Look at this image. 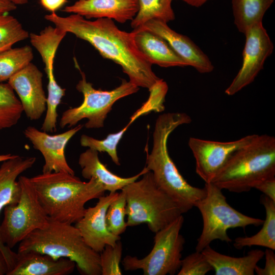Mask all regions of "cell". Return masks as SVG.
<instances>
[{"label": "cell", "mask_w": 275, "mask_h": 275, "mask_svg": "<svg viewBox=\"0 0 275 275\" xmlns=\"http://www.w3.org/2000/svg\"><path fill=\"white\" fill-rule=\"evenodd\" d=\"M45 19L65 32L91 44L104 58L120 65L129 81L150 90L160 78L152 65L139 50L134 34L120 30L113 19L100 18L90 20L76 14L62 17L56 12Z\"/></svg>", "instance_id": "cell-1"}, {"label": "cell", "mask_w": 275, "mask_h": 275, "mask_svg": "<svg viewBox=\"0 0 275 275\" xmlns=\"http://www.w3.org/2000/svg\"><path fill=\"white\" fill-rule=\"evenodd\" d=\"M190 117L184 113H168L157 118L153 133V144L147 153L146 164L152 172L157 185L172 199L183 213L195 207L205 195L203 188L189 184L180 173L171 158L168 149V140L178 126L190 123Z\"/></svg>", "instance_id": "cell-2"}, {"label": "cell", "mask_w": 275, "mask_h": 275, "mask_svg": "<svg viewBox=\"0 0 275 275\" xmlns=\"http://www.w3.org/2000/svg\"><path fill=\"white\" fill-rule=\"evenodd\" d=\"M30 180L47 215L70 224L81 218L87 202L98 199L105 191L94 178L84 182L75 175L63 172L42 173Z\"/></svg>", "instance_id": "cell-3"}, {"label": "cell", "mask_w": 275, "mask_h": 275, "mask_svg": "<svg viewBox=\"0 0 275 275\" xmlns=\"http://www.w3.org/2000/svg\"><path fill=\"white\" fill-rule=\"evenodd\" d=\"M275 177V138L258 135L227 161L211 181L223 189L249 191L264 180Z\"/></svg>", "instance_id": "cell-4"}, {"label": "cell", "mask_w": 275, "mask_h": 275, "mask_svg": "<svg viewBox=\"0 0 275 275\" xmlns=\"http://www.w3.org/2000/svg\"><path fill=\"white\" fill-rule=\"evenodd\" d=\"M29 251L46 254L56 259H69L82 274L101 275L99 253L86 243L72 224L49 218L46 227L34 231L19 243L17 253Z\"/></svg>", "instance_id": "cell-5"}, {"label": "cell", "mask_w": 275, "mask_h": 275, "mask_svg": "<svg viewBox=\"0 0 275 275\" xmlns=\"http://www.w3.org/2000/svg\"><path fill=\"white\" fill-rule=\"evenodd\" d=\"M127 227L147 224L156 233L183 214L178 205L156 184L151 171L123 188Z\"/></svg>", "instance_id": "cell-6"}, {"label": "cell", "mask_w": 275, "mask_h": 275, "mask_svg": "<svg viewBox=\"0 0 275 275\" xmlns=\"http://www.w3.org/2000/svg\"><path fill=\"white\" fill-rule=\"evenodd\" d=\"M204 187L205 196L195 205L203 219L202 230L197 240L196 251L201 252L215 240L232 242L227 234L229 229L262 225L264 220L244 215L231 207L222 190L213 183H205Z\"/></svg>", "instance_id": "cell-7"}, {"label": "cell", "mask_w": 275, "mask_h": 275, "mask_svg": "<svg viewBox=\"0 0 275 275\" xmlns=\"http://www.w3.org/2000/svg\"><path fill=\"white\" fill-rule=\"evenodd\" d=\"M181 215L163 228L155 233L150 252L139 259L127 255L122 260L125 270L141 269L144 275H173L179 271L185 239L180 233L184 223Z\"/></svg>", "instance_id": "cell-8"}, {"label": "cell", "mask_w": 275, "mask_h": 275, "mask_svg": "<svg viewBox=\"0 0 275 275\" xmlns=\"http://www.w3.org/2000/svg\"><path fill=\"white\" fill-rule=\"evenodd\" d=\"M21 187L18 201L4 208L0 225V237L3 243L12 249L34 231L44 228L49 222L30 178L20 176Z\"/></svg>", "instance_id": "cell-9"}, {"label": "cell", "mask_w": 275, "mask_h": 275, "mask_svg": "<svg viewBox=\"0 0 275 275\" xmlns=\"http://www.w3.org/2000/svg\"><path fill=\"white\" fill-rule=\"evenodd\" d=\"M81 79L76 86L82 93L84 100L78 106L64 111L60 121V126L71 127L79 121L87 119L85 127L88 129L99 128L104 126L108 113L118 100L136 93L139 87L129 81L122 79L121 84L113 90L103 91L95 89L92 84L87 81L85 74L78 68Z\"/></svg>", "instance_id": "cell-10"}, {"label": "cell", "mask_w": 275, "mask_h": 275, "mask_svg": "<svg viewBox=\"0 0 275 275\" xmlns=\"http://www.w3.org/2000/svg\"><path fill=\"white\" fill-rule=\"evenodd\" d=\"M244 34L246 39L242 53V64L225 90V93L229 96L234 95L254 80L274 48L262 22L252 26Z\"/></svg>", "instance_id": "cell-11"}, {"label": "cell", "mask_w": 275, "mask_h": 275, "mask_svg": "<svg viewBox=\"0 0 275 275\" xmlns=\"http://www.w3.org/2000/svg\"><path fill=\"white\" fill-rule=\"evenodd\" d=\"M257 134H250L230 142L190 138L188 146L195 159L196 172L205 183L210 182L227 161Z\"/></svg>", "instance_id": "cell-12"}, {"label": "cell", "mask_w": 275, "mask_h": 275, "mask_svg": "<svg viewBox=\"0 0 275 275\" xmlns=\"http://www.w3.org/2000/svg\"><path fill=\"white\" fill-rule=\"evenodd\" d=\"M83 127V125L79 124L71 129L55 135L48 134L33 126H29L24 130L26 138L44 157L43 173L63 172L75 175L66 160L65 149L70 140Z\"/></svg>", "instance_id": "cell-13"}, {"label": "cell", "mask_w": 275, "mask_h": 275, "mask_svg": "<svg viewBox=\"0 0 275 275\" xmlns=\"http://www.w3.org/2000/svg\"><path fill=\"white\" fill-rule=\"evenodd\" d=\"M119 194L117 191L100 196L95 205L86 208L83 216L75 224L86 243L98 253L106 245H115L121 239L108 230L105 218L109 205Z\"/></svg>", "instance_id": "cell-14"}, {"label": "cell", "mask_w": 275, "mask_h": 275, "mask_svg": "<svg viewBox=\"0 0 275 275\" xmlns=\"http://www.w3.org/2000/svg\"><path fill=\"white\" fill-rule=\"evenodd\" d=\"M42 78L41 71L31 62L8 80L19 97L23 112L31 120L40 119L46 110L47 97Z\"/></svg>", "instance_id": "cell-15"}, {"label": "cell", "mask_w": 275, "mask_h": 275, "mask_svg": "<svg viewBox=\"0 0 275 275\" xmlns=\"http://www.w3.org/2000/svg\"><path fill=\"white\" fill-rule=\"evenodd\" d=\"M36 160L35 157H23L16 155L14 157L2 162L0 167V213L5 206L18 201L21 187L17 179L22 173L30 169ZM0 251L6 260L9 271L15 264L17 253L5 245L1 237Z\"/></svg>", "instance_id": "cell-16"}, {"label": "cell", "mask_w": 275, "mask_h": 275, "mask_svg": "<svg viewBox=\"0 0 275 275\" xmlns=\"http://www.w3.org/2000/svg\"><path fill=\"white\" fill-rule=\"evenodd\" d=\"M139 28L149 31L162 38L187 66L193 67L199 72L207 73L213 71L212 62L199 47L186 36L171 29L167 23L152 19Z\"/></svg>", "instance_id": "cell-17"}, {"label": "cell", "mask_w": 275, "mask_h": 275, "mask_svg": "<svg viewBox=\"0 0 275 275\" xmlns=\"http://www.w3.org/2000/svg\"><path fill=\"white\" fill-rule=\"evenodd\" d=\"M139 10V0H78L63 11L86 19L107 18L124 23L132 20Z\"/></svg>", "instance_id": "cell-18"}, {"label": "cell", "mask_w": 275, "mask_h": 275, "mask_svg": "<svg viewBox=\"0 0 275 275\" xmlns=\"http://www.w3.org/2000/svg\"><path fill=\"white\" fill-rule=\"evenodd\" d=\"M17 253L15 264L6 275H67L71 273L76 266L69 259H56L35 251Z\"/></svg>", "instance_id": "cell-19"}, {"label": "cell", "mask_w": 275, "mask_h": 275, "mask_svg": "<svg viewBox=\"0 0 275 275\" xmlns=\"http://www.w3.org/2000/svg\"><path fill=\"white\" fill-rule=\"evenodd\" d=\"M135 44L146 60L151 64L162 67L187 66L159 36L145 29H133Z\"/></svg>", "instance_id": "cell-20"}, {"label": "cell", "mask_w": 275, "mask_h": 275, "mask_svg": "<svg viewBox=\"0 0 275 275\" xmlns=\"http://www.w3.org/2000/svg\"><path fill=\"white\" fill-rule=\"evenodd\" d=\"M78 164L81 168V175L84 178L88 180L92 178L96 179L105 191H108L109 193L122 190L126 185L136 180L149 171L145 167L135 175L127 178L120 177L111 172L101 162L97 151L90 148L80 154Z\"/></svg>", "instance_id": "cell-21"}, {"label": "cell", "mask_w": 275, "mask_h": 275, "mask_svg": "<svg viewBox=\"0 0 275 275\" xmlns=\"http://www.w3.org/2000/svg\"><path fill=\"white\" fill-rule=\"evenodd\" d=\"M201 252L213 267L215 275H254L257 263L264 255V252L256 249L242 257H232L216 251L210 245Z\"/></svg>", "instance_id": "cell-22"}, {"label": "cell", "mask_w": 275, "mask_h": 275, "mask_svg": "<svg viewBox=\"0 0 275 275\" xmlns=\"http://www.w3.org/2000/svg\"><path fill=\"white\" fill-rule=\"evenodd\" d=\"M260 202L265 208L266 215L262 229L252 236L236 238L233 245L236 249L259 246L275 250V202L264 195L260 197Z\"/></svg>", "instance_id": "cell-23"}, {"label": "cell", "mask_w": 275, "mask_h": 275, "mask_svg": "<svg viewBox=\"0 0 275 275\" xmlns=\"http://www.w3.org/2000/svg\"><path fill=\"white\" fill-rule=\"evenodd\" d=\"M274 0H232L234 24L243 34L260 22Z\"/></svg>", "instance_id": "cell-24"}, {"label": "cell", "mask_w": 275, "mask_h": 275, "mask_svg": "<svg viewBox=\"0 0 275 275\" xmlns=\"http://www.w3.org/2000/svg\"><path fill=\"white\" fill-rule=\"evenodd\" d=\"M173 0H139L138 11L131 21V27L136 29L150 20L168 23L175 19L172 7Z\"/></svg>", "instance_id": "cell-25"}, {"label": "cell", "mask_w": 275, "mask_h": 275, "mask_svg": "<svg viewBox=\"0 0 275 275\" xmlns=\"http://www.w3.org/2000/svg\"><path fill=\"white\" fill-rule=\"evenodd\" d=\"M33 59L31 46L11 48L0 52V83L8 80L31 63Z\"/></svg>", "instance_id": "cell-26"}, {"label": "cell", "mask_w": 275, "mask_h": 275, "mask_svg": "<svg viewBox=\"0 0 275 275\" xmlns=\"http://www.w3.org/2000/svg\"><path fill=\"white\" fill-rule=\"evenodd\" d=\"M23 112L21 103L11 86L0 83V131L15 126Z\"/></svg>", "instance_id": "cell-27"}, {"label": "cell", "mask_w": 275, "mask_h": 275, "mask_svg": "<svg viewBox=\"0 0 275 275\" xmlns=\"http://www.w3.org/2000/svg\"><path fill=\"white\" fill-rule=\"evenodd\" d=\"M30 34L14 17L0 14V52L12 48L18 42L29 37Z\"/></svg>", "instance_id": "cell-28"}, {"label": "cell", "mask_w": 275, "mask_h": 275, "mask_svg": "<svg viewBox=\"0 0 275 275\" xmlns=\"http://www.w3.org/2000/svg\"><path fill=\"white\" fill-rule=\"evenodd\" d=\"M133 121L132 119L122 130L116 133L109 134L105 139L102 140L83 134L80 137V145L82 147H88L99 152H106L112 161L116 165L120 166V163L117 154V146L124 133Z\"/></svg>", "instance_id": "cell-29"}, {"label": "cell", "mask_w": 275, "mask_h": 275, "mask_svg": "<svg viewBox=\"0 0 275 275\" xmlns=\"http://www.w3.org/2000/svg\"><path fill=\"white\" fill-rule=\"evenodd\" d=\"M109 205L106 213V223L108 230L116 236H120L127 227L125 220L126 200L123 190Z\"/></svg>", "instance_id": "cell-30"}, {"label": "cell", "mask_w": 275, "mask_h": 275, "mask_svg": "<svg viewBox=\"0 0 275 275\" xmlns=\"http://www.w3.org/2000/svg\"><path fill=\"white\" fill-rule=\"evenodd\" d=\"M120 240L115 245H106L99 253L101 275L122 274L120 267L122 256Z\"/></svg>", "instance_id": "cell-31"}, {"label": "cell", "mask_w": 275, "mask_h": 275, "mask_svg": "<svg viewBox=\"0 0 275 275\" xmlns=\"http://www.w3.org/2000/svg\"><path fill=\"white\" fill-rule=\"evenodd\" d=\"M213 270L201 252L196 251L181 260L178 275H205Z\"/></svg>", "instance_id": "cell-32"}, {"label": "cell", "mask_w": 275, "mask_h": 275, "mask_svg": "<svg viewBox=\"0 0 275 275\" xmlns=\"http://www.w3.org/2000/svg\"><path fill=\"white\" fill-rule=\"evenodd\" d=\"M264 256L265 258L264 268H261L257 265L255 268V272L258 275H274L275 254L273 250L266 248Z\"/></svg>", "instance_id": "cell-33"}, {"label": "cell", "mask_w": 275, "mask_h": 275, "mask_svg": "<svg viewBox=\"0 0 275 275\" xmlns=\"http://www.w3.org/2000/svg\"><path fill=\"white\" fill-rule=\"evenodd\" d=\"M254 188L260 191L264 195L275 202V177L263 180Z\"/></svg>", "instance_id": "cell-34"}, {"label": "cell", "mask_w": 275, "mask_h": 275, "mask_svg": "<svg viewBox=\"0 0 275 275\" xmlns=\"http://www.w3.org/2000/svg\"><path fill=\"white\" fill-rule=\"evenodd\" d=\"M42 7L51 13L62 7L67 2V0H40Z\"/></svg>", "instance_id": "cell-35"}, {"label": "cell", "mask_w": 275, "mask_h": 275, "mask_svg": "<svg viewBox=\"0 0 275 275\" xmlns=\"http://www.w3.org/2000/svg\"><path fill=\"white\" fill-rule=\"evenodd\" d=\"M16 5L12 2L0 0V14L7 13L15 10Z\"/></svg>", "instance_id": "cell-36"}, {"label": "cell", "mask_w": 275, "mask_h": 275, "mask_svg": "<svg viewBox=\"0 0 275 275\" xmlns=\"http://www.w3.org/2000/svg\"><path fill=\"white\" fill-rule=\"evenodd\" d=\"M9 271L6 260L0 251V275L7 274Z\"/></svg>", "instance_id": "cell-37"}, {"label": "cell", "mask_w": 275, "mask_h": 275, "mask_svg": "<svg viewBox=\"0 0 275 275\" xmlns=\"http://www.w3.org/2000/svg\"><path fill=\"white\" fill-rule=\"evenodd\" d=\"M187 4L195 7H200L210 0H181Z\"/></svg>", "instance_id": "cell-38"}, {"label": "cell", "mask_w": 275, "mask_h": 275, "mask_svg": "<svg viewBox=\"0 0 275 275\" xmlns=\"http://www.w3.org/2000/svg\"><path fill=\"white\" fill-rule=\"evenodd\" d=\"M16 155L11 154H0V162H3L5 160L10 159L16 156Z\"/></svg>", "instance_id": "cell-39"}, {"label": "cell", "mask_w": 275, "mask_h": 275, "mask_svg": "<svg viewBox=\"0 0 275 275\" xmlns=\"http://www.w3.org/2000/svg\"><path fill=\"white\" fill-rule=\"evenodd\" d=\"M11 2L17 5H23L28 3V0H11Z\"/></svg>", "instance_id": "cell-40"}, {"label": "cell", "mask_w": 275, "mask_h": 275, "mask_svg": "<svg viewBox=\"0 0 275 275\" xmlns=\"http://www.w3.org/2000/svg\"><path fill=\"white\" fill-rule=\"evenodd\" d=\"M4 1L11 2V0H4Z\"/></svg>", "instance_id": "cell-41"}]
</instances>
